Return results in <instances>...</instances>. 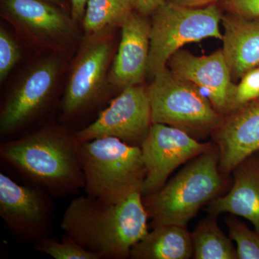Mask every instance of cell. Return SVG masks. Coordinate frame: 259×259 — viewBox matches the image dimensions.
Listing matches in <instances>:
<instances>
[{
	"mask_svg": "<svg viewBox=\"0 0 259 259\" xmlns=\"http://www.w3.org/2000/svg\"><path fill=\"white\" fill-rule=\"evenodd\" d=\"M173 2L177 4L182 6L187 7V8H204L209 5H214L219 1L222 0H168Z\"/></svg>",
	"mask_w": 259,
	"mask_h": 259,
	"instance_id": "83f0119b",
	"label": "cell"
},
{
	"mask_svg": "<svg viewBox=\"0 0 259 259\" xmlns=\"http://www.w3.org/2000/svg\"><path fill=\"white\" fill-rule=\"evenodd\" d=\"M61 64L55 58L39 61L24 74L0 112V134L10 137L38 118L50 106Z\"/></svg>",
	"mask_w": 259,
	"mask_h": 259,
	"instance_id": "ba28073f",
	"label": "cell"
},
{
	"mask_svg": "<svg viewBox=\"0 0 259 259\" xmlns=\"http://www.w3.org/2000/svg\"><path fill=\"white\" fill-rule=\"evenodd\" d=\"M147 90L152 122L183 130L193 137L212 134L222 123L223 116L206 95L167 67L153 76Z\"/></svg>",
	"mask_w": 259,
	"mask_h": 259,
	"instance_id": "8992f818",
	"label": "cell"
},
{
	"mask_svg": "<svg viewBox=\"0 0 259 259\" xmlns=\"http://www.w3.org/2000/svg\"><path fill=\"white\" fill-rule=\"evenodd\" d=\"M79 151L87 195L120 203L142 194L146 168L141 148L105 137L80 143Z\"/></svg>",
	"mask_w": 259,
	"mask_h": 259,
	"instance_id": "277c9868",
	"label": "cell"
},
{
	"mask_svg": "<svg viewBox=\"0 0 259 259\" xmlns=\"http://www.w3.org/2000/svg\"><path fill=\"white\" fill-rule=\"evenodd\" d=\"M89 0H71V14L75 21H80L84 17Z\"/></svg>",
	"mask_w": 259,
	"mask_h": 259,
	"instance_id": "4316f807",
	"label": "cell"
},
{
	"mask_svg": "<svg viewBox=\"0 0 259 259\" xmlns=\"http://www.w3.org/2000/svg\"><path fill=\"white\" fill-rule=\"evenodd\" d=\"M166 0H134V10L140 14L148 16Z\"/></svg>",
	"mask_w": 259,
	"mask_h": 259,
	"instance_id": "484cf974",
	"label": "cell"
},
{
	"mask_svg": "<svg viewBox=\"0 0 259 259\" xmlns=\"http://www.w3.org/2000/svg\"><path fill=\"white\" fill-rule=\"evenodd\" d=\"M134 10V0H89L83 19L85 32L95 36L120 27Z\"/></svg>",
	"mask_w": 259,
	"mask_h": 259,
	"instance_id": "ffe728a7",
	"label": "cell"
},
{
	"mask_svg": "<svg viewBox=\"0 0 259 259\" xmlns=\"http://www.w3.org/2000/svg\"><path fill=\"white\" fill-rule=\"evenodd\" d=\"M2 10L12 21L40 38L66 40L76 30L74 19L45 0H2Z\"/></svg>",
	"mask_w": 259,
	"mask_h": 259,
	"instance_id": "9a60e30c",
	"label": "cell"
},
{
	"mask_svg": "<svg viewBox=\"0 0 259 259\" xmlns=\"http://www.w3.org/2000/svg\"><path fill=\"white\" fill-rule=\"evenodd\" d=\"M217 146L193 158L161 189L143 197L152 228L187 227L202 206L216 198L223 186Z\"/></svg>",
	"mask_w": 259,
	"mask_h": 259,
	"instance_id": "3957f363",
	"label": "cell"
},
{
	"mask_svg": "<svg viewBox=\"0 0 259 259\" xmlns=\"http://www.w3.org/2000/svg\"><path fill=\"white\" fill-rule=\"evenodd\" d=\"M223 17L216 4L193 8L165 1L151 15L147 75L153 78L166 69L171 56L185 44L207 37L222 40Z\"/></svg>",
	"mask_w": 259,
	"mask_h": 259,
	"instance_id": "5b68a950",
	"label": "cell"
},
{
	"mask_svg": "<svg viewBox=\"0 0 259 259\" xmlns=\"http://www.w3.org/2000/svg\"><path fill=\"white\" fill-rule=\"evenodd\" d=\"M32 248L55 259H100L98 255L88 251L64 234L61 241L46 237L33 243Z\"/></svg>",
	"mask_w": 259,
	"mask_h": 259,
	"instance_id": "44dd1931",
	"label": "cell"
},
{
	"mask_svg": "<svg viewBox=\"0 0 259 259\" xmlns=\"http://www.w3.org/2000/svg\"><path fill=\"white\" fill-rule=\"evenodd\" d=\"M147 16L132 12L121 25V40L112 63L109 81L121 90L142 84L147 75L151 22Z\"/></svg>",
	"mask_w": 259,
	"mask_h": 259,
	"instance_id": "5bb4252c",
	"label": "cell"
},
{
	"mask_svg": "<svg viewBox=\"0 0 259 259\" xmlns=\"http://www.w3.org/2000/svg\"><path fill=\"white\" fill-rule=\"evenodd\" d=\"M148 219L141 193L120 203L86 194L70 202L60 228L100 259H125L130 258L133 247L147 235Z\"/></svg>",
	"mask_w": 259,
	"mask_h": 259,
	"instance_id": "7a4b0ae2",
	"label": "cell"
},
{
	"mask_svg": "<svg viewBox=\"0 0 259 259\" xmlns=\"http://www.w3.org/2000/svg\"><path fill=\"white\" fill-rule=\"evenodd\" d=\"M210 214L198 223L192 233L193 258L195 259H237V250L230 238L223 233Z\"/></svg>",
	"mask_w": 259,
	"mask_h": 259,
	"instance_id": "d6986e66",
	"label": "cell"
},
{
	"mask_svg": "<svg viewBox=\"0 0 259 259\" xmlns=\"http://www.w3.org/2000/svg\"><path fill=\"white\" fill-rule=\"evenodd\" d=\"M21 53L18 44L9 32L0 28V81L3 82L18 64Z\"/></svg>",
	"mask_w": 259,
	"mask_h": 259,
	"instance_id": "603a6c76",
	"label": "cell"
},
{
	"mask_svg": "<svg viewBox=\"0 0 259 259\" xmlns=\"http://www.w3.org/2000/svg\"><path fill=\"white\" fill-rule=\"evenodd\" d=\"M234 183L228 194L209 202L212 215L231 213L248 220L259 233V163L249 157L233 170Z\"/></svg>",
	"mask_w": 259,
	"mask_h": 259,
	"instance_id": "e0dca14e",
	"label": "cell"
},
{
	"mask_svg": "<svg viewBox=\"0 0 259 259\" xmlns=\"http://www.w3.org/2000/svg\"><path fill=\"white\" fill-rule=\"evenodd\" d=\"M212 146L199 142L183 130L152 122L140 147L146 168L143 197L161 189L177 168Z\"/></svg>",
	"mask_w": 259,
	"mask_h": 259,
	"instance_id": "30bf717a",
	"label": "cell"
},
{
	"mask_svg": "<svg viewBox=\"0 0 259 259\" xmlns=\"http://www.w3.org/2000/svg\"><path fill=\"white\" fill-rule=\"evenodd\" d=\"M222 3L231 14L259 18V0H222Z\"/></svg>",
	"mask_w": 259,
	"mask_h": 259,
	"instance_id": "d4e9b609",
	"label": "cell"
},
{
	"mask_svg": "<svg viewBox=\"0 0 259 259\" xmlns=\"http://www.w3.org/2000/svg\"><path fill=\"white\" fill-rule=\"evenodd\" d=\"M112 55V42L93 39L81 49L75 61L62 100L65 120H71L100 101Z\"/></svg>",
	"mask_w": 259,
	"mask_h": 259,
	"instance_id": "8fae6325",
	"label": "cell"
},
{
	"mask_svg": "<svg viewBox=\"0 0 259 259\" xmlns=\"http://www.w3.org/2000/svg\"><path fill=\"white\" fill-rule=\"evenodd\" d=\"M75 132L47 126L0 145V158L30 185L54 197L84 189V175Z\"/></svg>",
	"mask_w": 259,
	"mask_h": 259,
	"instance_id": "6da1fadb",
	"label": "cell"
},
{
	"mask_svg": "<svg viewBox=\"0 0 259 259\" xmlns=\"http://www.w3.org/2000/svg\"><path fill=\"white\" fill-rule=\"evenodd\" d=\"M193 256L192 233L187 227L163 225L153 231L133 247V259H189Z\"/></svg>",
	"mask_w": 259,
	"mask_h": 259,
	"instance_id": "ac0fdd59",
	"label": "cell"
},
{
	"mask_svg": "<svg viewBox=\"0 0 259 259\" xmlns=\"http://www.w3.org/2000/svg\"><path fill=\"white\" fill-rule=\"evenodd\" d=\"M259 98V66L249 70L235 87L233 95L234 111Z\"/></svg>",
	"mask_w": 259,
	"mask_h": 259,
	"instance_id": "cb8c5ba5",
	"label": "cell"
},
{
	"mask_svg": "<svg viewBox=\"0 0 259 259\" xmlns=\"http://www.w3.org/2000/svg\"><path fill=\"white\" fill-rule=\"evenodd\" d=\"M152 124L147 88L142 84L128 87L99 113L96 120L75 132L79 143L100 138H116L141 147Z\"/></svg>",
	"mask_w": 259,
	"mask_h": 259,
	"instance_id": "52a82bcc",
	"label": "cell"
},
{
	"mask_svg": "<svg viewBox=\"0 0 259 259\" xmlns=\"http://www.w3.org/2000/svg\"><path fill=\"white\" fill-rule=\"evenodd\" d=\"M168 69L177 77L194 83L205 93L214 108L221 115L234 111L233 95L236 85L222 49L209 56H197L179 50L168 61Z\"/></svg>",
	"mask_w": 259,
	"mask_h": 259,
	"instance_id": "7c38bea8",
	"label": "cell"
},
{
	"mask_svg": "<svg viewBox=\"0 0 259 259\" xmlns=\"http://www.w3.org/2000/svg\"><path fill=\"white\" fill-rule=\"evenodd\" d=\"M212 135L220 170L228 175L259 151V98L226 115Z\"/></svg>",
	"mask_w": 259,
	"mask_h": 259,
	"instance_id": "4fadbf2b",
	"label": "cell"
},
{
	"mask_svg": "<svg viewBox=\"0 0 259 259\" xmlns=\"http://www.w3.org/2000/svg\"><path fill=\"white\" fill-rule=\"evenodd\" d=\"M231 239L236 242L239 259H259V233L249 229L234 217L226 218Z\"/></svg>",
	"mask_w": 259,
	"mask_h": 259,
	"instance_id": "7402d4cb",
	"label": "cell"
},
{
	"mask_svg": "<svg viewBox=\"0 0 259 259\" xmlns=\"http://www.w3.org/2000/svg\"><path fill=\"white\" fill-rule=\"evenodd\" d=\"M51 196L40 187L20 185L0 173V216L21 241L35 243L49 236L54 215Z\"/></svg>",
	"mask_w": 259,
	"mask_h": 259,
	"instance_id": "9c48e42d",
	"label": "cell"
},
{
	"mask_svg": "<svg viewBox=\"0 0 259 259\" xmlns=\"http://www.w3.org/2000/svg\"><path fill=\"white\" fill-rule=\"evenodd\" d=\"M223 55L232 77L242 78L259 66V18L230 13L222 19Z\"/></svg>",
	"mask_w": 259,
	"mask_h": 259,
	"instance_id": "2e32d148",
	"label": "cell"
},
{
	"mask_svg": "<svg viewBox=\"0 0 259 259\" xmlns=\"http://www.w3.org/2000/svg\"><path fill=\"white\" fill-rule=\"evenodd\" d=\"M45 1L49 2V3L59 7L62 6L64 4V0H45Z\"/></svg>",
	"mask_w": 259,
	"mask_h": 259,
	"instance_id": "f1b7e54d",
	"label": "cell"
}]
</instances>
